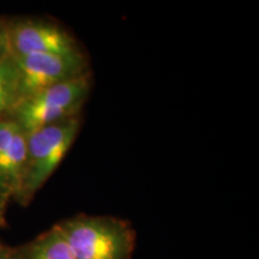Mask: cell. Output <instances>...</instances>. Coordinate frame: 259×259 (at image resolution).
Returning <instances> with one entry per match:
<instances>
[{
  "label": "cell",
  "mask_w": 259,
  "mask_h": 259,
  "mask_svg": "<svg viewBox=\"0 0 259 259\" xmlns=\"http://www.w3.org/2000/svg\"><path fill=\"white\" fill-rule=\"evenodd\" d=\"M76 259H132L135 228L115 216L78 213L57 223Z\"/></svg>",
  "instance_id": "6da1fadb"
},
{
  "label": "cell",
  "mask_w": 259,
  "mask_h": 259,
  "mask_svg": "<svg viewBox=\"0 0 259 259\" xmlns=\"http://www.w3.org/2000/svg\"><path fill=\"white\" fill-rule=\"evenodd\" d=\"M82 125L80 115L29 132L23 178L14 199L27 206L66 156Z\"/></svg>",
  "instance_id": "7a4b0ae2"
},
{
  "label": "cell",
  "mask_w": 259,
  "mask_h": 259,
  "mask_svg": "<svg viewBox=\"0 0 259 259\" xmlns=\"http://www.w3.org/2000/svg\"><path fill=\"white\" fill-rule=\"evenodd\" d=\"M92 88L93 74L89 72L34 94L19 102L8 118L29 134L65 119L78 116Z\"/></svg>",
  "instance_id": "3957f363"
},
{
  "label": "cell",
  "mask_w": 259,
  "mask_h": 259,
  "mask_svg": "<svg viewBox=\"0 0 259 259\" xmlns=\"http://www.w3.org/2000/svg\"><path fill=\"white\" fill-rule=\"evenodd\" d=\"M14 59L18 78V103L42 90L92 72L83 51L69 54H30Z\"/></svg>",
  "instance_id": "277c9868"
},
{
  "label": "cell",
  "mask_w": 259,
  "mask_h": 259,
  "mask_svg": "<svg viewBox=\"0 0 259 259\" xmlns=\"http://www.w3.org/2000/svg\"><path fill=\"white\" fill-rule=\"evenodd\" d=\"M11 56L69 54L82 51L76 37L63 25L42 18L16 17L6 19Z\"/></svg>",
  "instance_id": "5b68a950"
},
{
  "label": "cell",
  "mask_w": 259,
  "mask_h": 259,
  "mask_svg": "<svg viewBox=\"0 0 259 259\" xmlns=\"http://www.w3.org/2000/svg\"><path fill=\"white\" fill-rule=\"evenodd\" d=\"M28 134L11 119L0 120V189L11 200L17 196L23 178Z\"/></svg>",
  "instance_id": "8992f818"
},
{
  "label": "cell",
  "mask_w": 259,
  "mask_h": 259,
  "mask_svg": "<svg viewBox=\"0 0 259 259\" xmlns=\"http://www.w3.org/2000/svg\"><path fill=\"white\" fill-rule=\"evenodd\" d=\"M12 255L14 259H76L57 225L32 240L12 247Z\"/></svg>",
  "instance_id": "52a82bcc"
},
{
  "label": "cell",
  "mask_w": 259,
  "mask_h": 259,
  "mask_svg": "<svg viewBox=\"0 0 259 259\" xmlns=\"http://www.w3.org/2000/svg\"><path fill=\"white\" fill-rule=\"evenodd\" d=\"M18 103V78L15 59L0 64V120L8 118Z\"/></svg>",
  "instance_id": "ba28073f"
},
{
  "label": "cell",
  "mask_w": 259,
  "mask_h": 259,
  "mask_svg": "<svg viewBox=\"0 0 259 259\" xmlns=\"http://www.w3.org/2000/svg\"><path fill=\"white\" fill-rule=\"evenodd\" d=\"M8 18L0 17V64L11 56L9 44V34H8Z\"/></svg>",
  "instance_id": "9c48e42d"
},
{
  "label": "cell",
  "mask_w": 259,
  "mask_h": 259,
  "mask_svg": "<svg viewBox=\"0 0 259 259\" xmlns=\"http://www.w3.org/2000/svg\"><path fill=\"white\" fill-rule=\"evenodd\" d=\"M10 200L11 198L9 194L0 189V228H4L6 226V209H8Z\"/></svg>",
  "instance_id": "30bf717a"
},
{
  "label": "cell",
  "mask_w": 259,
  "mask_h": 259,
  "mask_svg": "<svg viewBox=\"0 0 259 259\" xmlns=\"http://www.w3.org/2000/svg\"><path fill=\"white\" fill-rule=\"evenodd\" d=\"M0 259H14L12 255V247L0 242Z\"/></svg>",
  "instance_id": "8fae6325"
}]
</instances>
